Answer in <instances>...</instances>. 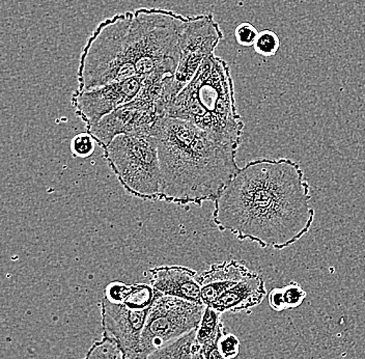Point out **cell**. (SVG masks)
Listing matches in <instances>:
<instances>
[{
    "label": "cell",
    "mask_w": 365,
    "mask_h": 359,
    "mask_svg": "<svg viewBox=\"0 0 365 359\" xmlns=\"http://www.w3.org/2000/svg\"><path fill=\"white\" fill-rule=\"evenodd\" d=\"M193 359H205L204 355H202V353L200 352V349H198V351L194 354Z\"/></svg>",
    "instance_id": "cell-23"
},
{
    "label": "cell",
    "mask_w": 365,
    "mask_h": 359,
    "mask_svg": "<svg viewBox=\"0 0 365 359\" xmlns=\"http://www.w3.org/2000/svg\"><path fill=\"white\" fill-rule=\"evenodd\" d=\"M166 116L186 121L216 141L239 148L244 123L237 111L234 81L227 61L215 54L207 56L171 103Z\"/></svg>",
    "instance_id": "cell-3"
},
{
    "label": "cell",
    "mask_w": 365,
    "mask_h": 359,
    "mask_svg": "<svg viewBox=\"0 0 365 359\" xmlns=\"http://www.w3.org/2000/svg\"><path fill=\"white\" fill-rule=\"evenodd\" d=\"M196 330L156 350L147 359H193L194 354L200 349L196 342Z\"/></svg>",
    "instance_id": "cell-14"
},
{
    "label": "cell",
    "mask_w": 365,
    "mask_h": 359,
    "mask_svg": "<svg viewBox=\"0 0 365 359\" xmlns=\"http://www.w3.org/2000/svg\"><path fill=\"white\" fill-rule=\"evenodd\" d=\"M280 47V40L277 34L274 33L271 29H264L257 36V42H255V52L262 56H272L277 54Z\"/></svg>",
    "instance_id": "cell-18"
},
{
    "label": "cell",
    "mask_w": 365,
    "mask_h": 359,
    "mask_svg": "<svg viewBox=\"0 0 365 359\" xmlns=\"http://www.w3.org/2000/svg\"><path fill=\"white\" fill-rule=\"evenodd\" d=\"M83 359H128L111 338L104 337L96 340Z\"/></svg>",
    "instance_id": "cell-17"
},
{
    "label": "cell",
    "mask_w": 365,
    "mask_h": 359,
    "mask_svg": "<svg viewBox=\"0 0 365 359\" xmlns=\"http://www.w3.org/2000/svg\"><path fill=\"white\" fill-rule=\"evenodd\" d=\"M266 295L264 280L259 274L250 271L235 287L221 295L211 308L221 314L243 312L261 303Z\"/></svg>",
    "instance_id": "cell-13"
},
{
    "label": "cell",
    "mask_w": 365,
    "mask_h": 359,
    "mask_svg": "<svg viewBox=\"0 0 365 359\" xmlns=\"http://www.w3.org/2000/svg\"><path fill=\"white\" fill-rule=\"evenodd\" d=\"M143 54L132 23V11L103 20L80 56L79 91L145 76Z\"/></svg>",
    "instance_id": "cell-4"
},
{
    "label": "cell",
    "mask_w": 365,
    "mask_h": 359,
    "mask_svg": "<svg viewBox=\"0 0 365 359\" xmlns=\"http://www.w3.org/2000/svg\"><path fill=\"white\" fill-rule=\"evenodd\" d=\"M259 31L250 22H243L235 31L237 42L243 47H251L257 42Z\"/></svg>",
    "instance_id": "cell-20"
},
{
    "label": "cell",
    "mask_w": 365,
    "mask_h": 359,
    "mask_svg": "<svg viewBox=\"0 0 365 359\" xmlns=\"http://www.w3.org/2000/svg\"><path fill=\"white\" fill-rule=\"evenodd\" d=\"M161 118L156 109L135 98L103 118L86 132L104 150L118 135H152Z\"/></svg>",
    "instance_id": "cell-10"
},
{
    "label": "cell",
    "mask_w": 365,
    "mask_h": 359,
    "mask_svg": "<svg viewBox=\"0 0 365 359\" xmlns=\"http://www.w3.org/2000/svg\"><path fill=\"white\" fill-rule=\"evenodd\" d=\"M250 270L239 261L214 264L198 276L202 299L205 306H212L217 299L239 283Z\"/></svg>",
    "instance_id": "cell-12"
},
{
    "label": "cell",
    "mask_w": 365,
    "mask_h": 359,
    "mask_svg": "<svg viewBox=\"0 0 365 359\" xmlns=\"http://www.w3.org/2000/svg\"><path fill=\"white\" fill-rule=\"evenodd\" d=\"M222 39L220 25L212 14L188 17L182 31L179 65L173 79L177 96L193 79L205 59L215 54Z\"/></svg>",
    "instance_id": "cell-8"
},
{
    "label": "cell",
    "mask_w": 365,
    "mask_h": 359,
    "mask_svg": "<svg viewBox=\"0 0 365 359\" xmlns=\"http://www.w3.org/2000/svg\"><path fill=\"white\" fill-rule=\"evenodd\" d=\"M158 292L145 283L113 281L100 303L103 335L115 342L128 359L141 358V335Z\"/></svg>",
    "instance_id": "cell-5"
},
{
    "label": "cell",
    "mask_w": 365,
    "mask_h": 359,
    "mask_svg": "<svg viewBox=\"0 0 365 359\" xmlns=\"http://www.w3.org/2000/svg\"><path fill=\"white\" fill-rule=\"evenodd\" d=\"M207 306L157 295L141 335V358L197 329Z\"/></svg>",
    "instance_id": "cell-7"
},
{
    "label": "cell",
    "mask_w": 365,
    "mask_h": 359,
    "mask_svg": "<svg viewBox=\"0 0 365 359\" xmlns=\"http://www.w3.org/2000/svg\"><path fill=\"white\" fill-rule=\"evenodd\" d=\"M304 173L287 158L255 160L240 168L215 202L221 232L262 248L284 249L309 232L314 218Z\"/></svg>",
    "instance_id": "cell-1"
},
{
    "label": "cell",
    "mask_w": 365,
    "mask_h": 359,
    "mask_svg": "<svg viewBox=\"0 0 365 359\" xmlns=\"http://www.w3.org/2000/svg\"><path fill=\"white\" fill-rule=\"evenodd\" d=\"M103 156L129 196L159 200L161 168L156 137L118 135L103 150Z\"/></svg>",
    "instance_id": "cell-6"
},
{
    "label": "cell",
    "mask_w": 365,
    "mask_h": 359,
    "mask_svg": "<svg viewBox=\"0 0 365 359\" xmlns=\"http://www.w3.org/2000/svg\"><path fill=\"white\" fill-rule=\"evenodd\" d=\"M145 76L132 77L93 90L74 91L72 105L80 120L90 129L118 107L135 99Z\"/></svg>",
    "instance_id": "cell-9"
},
{
    "label": "cell",
    "mask_w": 365,
    "mask_h": 359,
    "mask_svg": "<svg viewBox=\"0 0 365 359\" xmlns=\"http://www.w3.org/2000/svg\"><path fill=\"white\" fill-rule=\"evenodd\" d=\"M95 139L91 136L90 134L81 133L76 135L74 138L72 139L71 143V151H72L73 155L79 158H88L93 154L95 151Z\"/></svg>",
    "instance_id": "cell-19"
},
{
    "label": "cell",
    "mask_w": 365,
    "mask_h": 359,
    "mask_svg": "<svg viewBox=\"0 0 365 359\" xmlns=\"http://www.w3.org/2000/svg\"><path fill=\"white\" fill-rule=\"evenodd\" d=\"M305 297H307V293L304 290L296 283H292L287 287L272 290L269 294V301L274 310L280 312L285 308L300 305Z\"/></svg>",
    "instance_id": "cell-16"
},
{
    "label": "cell",
    "mask_w": 365,
    "mask_h": 359,
    "mask_svg": "<svg viewBox=\"0 0 365 359\" xmlns=\"http://www.w3.org/2000/svg\"><path fill=\"white\" fill-rule=\"evenodd\" d=\"M220 338H218L215 342L211 343V344L200 347V352H202L205 359H227L222 355L220 350H219L218 343Z\"/></svg>",
    "instance_id": "cell-22"
},
{
    "label": "cell",
    "mask_w": 365,
    "mask_h": 359,
    "mask_svg": "<svg viewBox=\"0 0 365 359\" xmlns=\"http://www.w3.org/2000/svg\"><path fill=\"white\" fill-rule=\"evenodd\" d=\"M150 285L165 296L204 304L195 270L184 266H160L150 270Z\"/></svg>",
    "instance_id": "cell-11"
},
{
    "label": "cell",
    "mask_w": 365,
    "mask_h": 359,
    "mask_svg": "<svg viewBox=\"0 0 365 359\" xmlns=\"http://www.w3.org/2000/svg\"><path fill=\"white\" fill-rule=\"evenodd\" d=\"M152 135L158 141L161 168L158 201L179 206L215 203L238 173V148L186 121L163 116Z\"/></svg>",
    "instance_id": "cell-2"
},
{
    "label": "cell",
    "mask_w": 365,
    "mask_h": 359,
    "mask_svg": "<svg viewBox=\"0 0 365 359\" xmlns=\"http://www.w3.org/2000/svg\"><path fill=\"white\" fill-rule=\"evenodd\" d=\"M219 350L227 359L237 358L240 351V342L234 335H223L219 340Z\"/></svg>",
    "instance_id": "cell-21"
},
{
    "label": "cell",
    "mask_w": 365,
    "mask_h": 359,
    "mask_svg": "<svg viewBox=\"0 0 365 359\" xmlns=\"http://www.w3.org/2000/svg\"><path fill=\"white\" fill-rule=\"evenodd\" d=\"M221 315H222L221 313L211 306L205 308L202 321L196 330V342L198 346L202 347L211 344L225 335V327L221 322Z\"/></svg>",
    "instance_id": "cell-15"
}]
</instances>
